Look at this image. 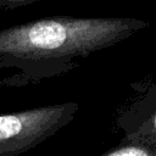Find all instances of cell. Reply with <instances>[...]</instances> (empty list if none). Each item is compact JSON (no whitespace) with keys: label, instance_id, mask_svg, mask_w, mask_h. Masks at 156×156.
Instances as JSON below:
<instances>
[{"label":"cell","instance_id":"cell-1","mask_svg":"<svg viewBox=\"0 0 156 156\" xmlns=\"http://www.w3.org/2000/svg\"><path fill=\"white\" fill-rule=\"evenodd\" d=\"M147 22L128 17L52 16L0 29V68H16L29 82L67 73Z\"/></svg>","mask_w":156,"mask_h":156},{"label":"cell","instance_id":"cell-2","mask_svg":"<svg viewBox=\"0 0 156 156\" xmlns=\"http://www.w3.org/2000/svg\"><path fill=\"white\" fill-rule=\"evenodd\" d=\"M78 108L76 102H63L0 115V156L29 151L67 126Z\"/></svg>","mask_w":156,"mask_h":156},{"label":"cell","instance_id":"cell-3","mask_svg":"<svg viewBox=\"0 0 156 156\" xmlns=\"http://www.w3.org/2000/svg\"><path fill=\"white\" fill-rule=\"evenodd\" d=\"M118 122L126 139H156V85H151L141 99L124 111Z\"/></svg>","mask_w":156,"mask_h":156},{"label":"cell","instance_id":"cell-4","mask_svg":"<svg viewBox=\"0 0 156 156\" xmlns=\"http://www.w3.org/2000/svg\"><path fill=\"white\" fill-rule=\"evenodd\" d=\"M30 84V82L21 73H15L6 78H0V88H9V87H22Z\"/></svg>","mask_w":156,"mask_h":156},{"label":"cell","instance_id":"cell-5","mask_svg":"<svg viewBox=\"0 0 156 156\" xmlns=\"http://www.w3.org/2000/svg\"><path fill=\"white\" fill-rule=\"evenodd\" d=\"M41 0H0V11H10L16 10L18 7H23Z\"/></svg>","mask_w":156,"mask_h":156}]
</instances>
